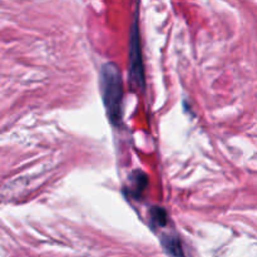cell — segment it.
<instances>
[{"instance_id":"cell-2","label":"cell","mask_w":257,"mask_h":257,"mask_svg":"<svg viewBox=\"0 0 257 257\" xmlns=\"http://www.w3.org/2000/svg\"><path fill=\"white\" fill-rule=\"evenodd\" d=\"M142 50H141L140 39V27H138L137 14L131 28V40H130V72L131 82L138 89L145 88V68L142 62Z\"/></svg>"},{"instance_id":"cell-5","label":"cell","mask_w":257,"mask_h":257,"mask_svg":"<svg viewBox=\"0 0 257 257\" xmlns=\"http://www.w3.org/2000/svg\"><path fill=\"white\" fill-rule=\"evenodd\" d=\"M151 218H152V222H155L158 226H166V223H167V215L162 208L153 207L151 211Z\"/></svg>"},{"instance_id":"cell-3","label":"cell","mask_w":257,"mask_h":257,"mask_svg":"<svg viewBox=\"0 0 257 257\" xmlns=\"http://www.w3.org/2000/svg\"><path fill=\"white\" fill-rule=\"evenodd\" d=\"M162 246L166 252L170 257H185L182 245L180 242V238L175 235H167L162 237Z\"/></svg>"},{"instance_id":"cell-1","label":"cell","mask_w":257,"mask_h":257,"mask_svg":"<svg viewBox=\"0 0 257 257\" xmlns=\"http://www.w3.org/2000/svg\"><path fill=\"white\" fill-rule=\"evenodd\" d=\"M100 89L107 114L113 124L122 119L123 82L120 72L114 63H107L100 70Z\"/></svg>"},{"instance_id":"cell-4","label":"cell","mask_w":257,"mask_h":257,"mask_svg":"<svg viewBox=\"0 0 257 257\" xmlns=\"http://www.w3.org/2000/svg\"><path fill=\"white\" fill-rule=\"evenodd\" d=\"M132 185H133V192L142 193L143 190L147 187V176L141 171H136L132 175Z\"/></svg>"}]
</instances>
